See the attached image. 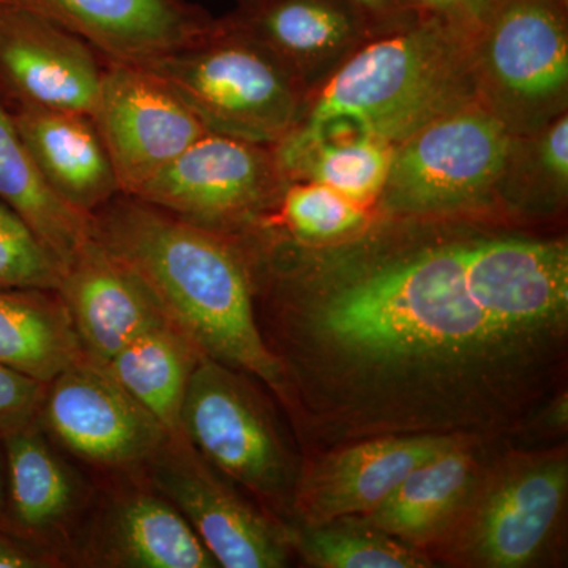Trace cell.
<instances>
[{"label":"cell","instance_id":"6da1fadb","mask_svg":"<svg viewBox=\"0 0 568 568\" xmlns=\"http://www.w3.org/2000/svg\"><path fill=\"white\" fill-rule=\"evenodd\" d=\"M278 290L272 351L347 435H457L525 409L538 351L500 331L467 291L463 244L426 246ZM462 436V435H458Z\"/></svg>","mask_w":568,"mask_h":568},{"label":"cell","instance_id":"7a4b0ae2","mask_svg":"<svg viewBox=\"0 0 568 568\" xmlns=\"http://www.w3.org/2000/svg\"><path fill=\"white\" fill-rule=\"evenodd\" d=\"M91 235L207 357L256 377L293 405L286 369L257 321L252 268L226 234L121 193L92 213Z\"/></svg>","mask_w":568,"mask_h":568},{"label":"cell","instance_id":"3957f363","mask_svg":"<svg viewBox=\"0 0 568 568\" xmlns=\"http://www.w3.org/2000/svg\"><path fill=\"white\" fill-rule=\"evenodd\" d=\"M437 24L368 44L325 85L302 140L362 134L403 142L425 125L459 111L469 93L462 55Z\"/></svg>","mask_w":568,"mask_h":568},{"label":"cell","instance_id":"277c9868","mask_svg":"<svg viewBox=\"0 0 568 568\" xmlns=\"http://www.w3.org/2000/svg\"><path fill=\"white\" fill-rule=\"evenodd\" d=\"M212 133L280 142L293 130L295 93L282 62L244 32L215 24L203 39L142 63Z\"/></svg>","mask_w":568,"mask_h":568},{"label":"cell","instance_id":"5b68a950","mask_svg":"<svg viewBox=\"0 0 568 568\" xmlns=\"http://www.w3.org/2000/svg\"><path fill=\"white\" fill-rule=\"evenodd\" d=\"M567 489L564 448L510 455L480 473L457 517L436 541L447 559L459 564L529 566L559 526Z\"/></svg>","mask_w":568,"mask_h":568},{"label":"cell","instance_id":"8992f818","mask_svg":"<svg viewBox=\"0 0 568 568\" xmlns=\"http://www.w3.org/2000/svg\"><path fill=\"white\" fill-rule=\"evenodd\" d=\"M181 435L275 514L293 511L302 469L245 373L204 355L183 402Z\"/></svg>","mask_w":568,"mask_h":568},{"label":"cell","instance_id":"52a82bcc","mask_svg":"<svg viewBox=\"0 0 568 568\" xmlns=\"http://www.w3.org/2000/svg\"><path fill=\"white\" fill-rule=\"evenodd\" d=\"M37 422L71 457L114 476L141 473L171 436L159 418L85 357L48 384Z\"/></svg>","mask_w":568,"mask_h":568},{"label":"cell","instance_id":"ba28073f","mask_svg":"<svg viewBox=\"0 0 568 568\" xmlns=\"http://www.w3.org/2000/svg\"><path fill=\"white\" fill-rule=\"evenodd\" d=\"M504 126L484 112H452L402 142L384 185L390 211L444 213L477 203L508 159Z\"/></svg>","mask_w":568,"mask_h":568},{"label":"cell","instance_id":"9c48e42d","mask_svg":"<svg viewBox=\"0 0 568 568\" xmlns=\"http://www.w3.org/2000/svg\"><path fill=\"white\" fill-rule=\"evenodd\" d=\"M141 474L181 511L219 567L286 566L290 528L239 495L182 435L170 436Z\"/></svg>","mask_w":568,"mask_h":568},{"label":"cell","instance_id":"30bf717a","mask_svg":"<svg viewBox=\"0 0 568 568\" xmlns=\"http://www.w3.org/2000/svg\"><path fill=\"white\" fill-rule=\"evenodd\" d=\"M470 298L500 331L538 353L562 347L568 252L562 242L491 239L463 244Z\"/></svg>","mask_w":568,"mask_h":568},{"label":"cell","instance_id":"8fae6325","mask_svg":"<svg viewBox=\"0 0 568 568\" xmlns=\"http://www.w3.org/2000/svg\"><path fill=\"white\" fill-rule=\"evenodd\" d=\"M276 173L275 160L265 155L261 144L209 132L132 196L226 234L230 227L253 222L268 204Z\"/></svg>","mask_w":568,"mask_h":568},{"label":"cell","instance_id":"7c38bea8","mask_svg":"<svg viewBox=\"0 0 568 568\" xmlns=\"http://www.w3.org/2000/svg\"><path fill=\"white\" fill-rule=\"evenodd\" d=\"M122 194L136 193L209 130L148 70L106 61L92 112Z\"/></svg>","mask_w":568,"mask_h":568},{"label":"cell","instance_id":"4fadbf2b","mask_svg":"<svg viewBox=\"0 0 568 568\" xmlns=\"http://www.w3.org/2000/svg\"><path fill=\"white\" fill-rule=\"evenodd\" d=\"M123 478L74 530L69 562L104 568L219 567L181 511L141 473Z\"/></svg>","mask_w":568,"mask_h":568},{"label":"cell","instance_id":"5bb4252c","mask_svg":"<svg viewBox=\"0 0 568 568\" xmlns=\"http://www.w3.org/2000/svg\"><path fill=\"white\" fill-rule=\"evenodd\" d=\"M106 61L58 22L0 0V100L92 115Z\"/></svg>","mask_w":568,"mask_h":568},{"label":"cell","instance_id":"9a60e30c","mask_svg":"<svg viewBox=\"0 0 568 568\" xmlns=\"http://www.w3.org/2000/svg\"><path fill=\"white\" fill-rule=\"evenodd\" d=\"M458 435H388L324 455L301 470L293 511L304 525L362 517L416 467L455 446Z\"/></svg>","mask_w":568,"mask_h":568},{"label":"cell","instance_id":"2e32d148","mask_svg":"<svg viewBox=\"0 0 568 568\" xmlns=\"http://www.w3.org/2000/svg\"><path fill=\"white\" fill-rule=\"evenodd\" d=\"M55 293L69 313L82 355L99 366L168 321L145 284L92 235L63 265Z\"/></svg>","mask_w":568,"mask_h":568},{"label":"cell","instance_id":"e0dca14e","mask_svg":"<svg viewBox=\"0 0 568 568\" xmlns=\"http://www.w3.org/2000/svg\"><path fill=\"white\" fill-rule=\"evenodd\" d=\"M58 22L104 61L142 63L203 39L215 22L186 0H7Z\"/></svg>","mask_w":568,"mask_h":568},{"label":"cell","instance_id":"ac0fdd59","mask_svg":"<svg viewBox=\"0 0 568 568\" xmlns=\"http://www.w3.org/2000/svg\"><path fill=\"white\" fill-rule=\"evenodd\" d=\"M7 473V525L11 532L58 552L69 566V547L91 500L80 477L32 420L0 433Z\"/></svg>","mask_w":568,"mask_h":568},{"label":"cell","instance_id":"d6986e66","mask_svg":"<svg viewBox=\"0 0 568 568\" xmlns=\"http://www.w3.org/2000/svg\"><path fill=\"white\" fill-rule=\"evenodd\" d=\"M37 170L63 203L91 216L121 194L91 115L47 108H9Z\"/></svg>","mask_w":568,"mask_h":568},{"label":"cell","instance_id":"ffe728a7","mask_svg":"<svg viewBox=\"0 0 568 568\" xmlns=\"http://www.w3.org/2000/svg\"><path fill=\"white\" fill-rule=\"evenodd\" d=\"M465 439L407 474L362 519L416 548L428 547L457 517L480 476L476 455Z\"/></svg>","mask_w":568,"mask_h":568},{"label":"cell","instance_id":"44dd1931","mask_svg":"<svg viewBox=\"0 0 568 568\" xmlns=\"http://www.w3.org/2000/svg\"><path fill=\"white\" fill-rule=\"evenodd\" d=\"M489 59L500 82L540 99L568 78V43L558 11L545 0H500L493 11Z\"/></svg>","mask_w":568,"mask_h":568},{"label":"cell","instance_id":"7402d4cb","mask_svg":"<svg viewBox=\"0 0 568 568\" xmlns=\"http://www.w3.org/2000/svg\"><path fill=\"white\" fill-rule=\"evenodd\" d=\"M200 346L170 320L149 328L102 366L171 436H181V414Z\"/></svg>","mask_w":568,"mask_h":568},{"label":"cell","instance_id":"603a6c76","mask_svg":"<svg viewBox=\"0 0 568 568\" xmlns=\"http://www.w3.org/2000/svg\"><path fill=\"white\" fill-rule=\"evenodd\" d=\"M82 355L55 291L0 290V366L50 384Z\"/></svg>","mask_w":568,"mask_h":568},{"label":"cell","instance_id":"cb8c5ba5","mask_svg":"<svg viewBox=\"0 0 568 568\" xmlns=\"http://www.w3.org/2000/svg\"><path fill=\"white\" fill-rule=\"evenodd\" d=\"M0 200L20 213L61 271L91 235V216L74 211L47 185L2 100Z\"/></svg>","mask_w":568,"mask_h":568},{"label":"cell","instance_id":"d4e9b609","mask_svg":"<svg viewBox=\"0 0 568 568\" xmlns=\"http://www.w3.org/2000/svg\"><path fill=\"white\" fill-rule=\"evenodd\" d=\"M276 144L280 173L323 183L358 205L383 193L394 156L390 144L362 134L313 140L286 134Z\"/></svg>","mask_w":568,"mask_h":568},{"label":"cell","instance_id":"484cf974","mask_svg":"<svg viewBox=\"0 0 568 568\" xmlns=\"http://www.w3.org/2000/svg\"><path fill=\"white\" fill-rule=\"evenodd\" d=\"M231 28L263 44L276 59H306L335 50L353 33V14L335 0H250Z\"/></svg>","mask_w":568,"mask_h":568},{"label":"cell","instance_id":"4316f807","mask_svg":"<svg viewBox=\"0 0 568 568\" xmlns=\"http://www.w3.org/2000/svg\"><path fill=\"white\" fill-rule=\"evenodd\" d=\"M291 544L310 566L323 568H422L432 559L420 548L388 536L361 517L291 529Z\"/></svg>","mask_w":568,"mask_h":568},{"label":"cell","instance_id":"83f0119b","mask_svg":"<svg viewBox=\"0 0 568 568\" xmlns=\"http://www.w3.org/2000/svg\"><path fill=\"white\" fill-rule=\"evenodd\" d=\"M280 205V223L302 241H331L357 230L365 222L362 205L312 181L287 186Z\"/></svg>","mask_w":568,"mask_h":568},{"label":"cell","instance_id":"f1b7e54d","mask_svg":"<svg viewBox=\"0 0 568 568\" xmlns=\"http://www.w3.org/2000/svg\"><path fill=\"white\" fill-rule=\"evenodd\" d=\"M61 267L20 213L0 200V290H58Z\"/></svg>","mask_w":568,"mask_h":568},{"label":"cell","instance_id":"f546056e","mask_svg":"<svg viewBox=\"0 0 568 568\" xmlns=\"http://www.w3.org/2000/svg\"><path fill=\"white\" fill-rule=\"evenodd\" d=\"M48 384L0 366V433L36 420Z\"/></svg>","mask_w":568,"mask_h":568},{"label":"cell","instance_id":"4dcf8cb0","mask_svg":"<svg viewBox=\"0 0 568 568\" xmlns=\"http://www.w3.org/2000/svg\"><path fill=\"white\" fill-rule=\"evenodd\" d=\"M65 559L36 541L0 528V568H58Z\"/></svg>","mask_w":568,"mask_h":568},{"label":"cell","instance_id":"1f68e13d","mask_svg":"<svg viewBox=\"0 0 568 568\" xmlns=\"http://www.w3.org/2000/svg\"><path fill=\"white\" fill-rule=\"evenodd\" d=\"M417 2L450 24L477 26L491 18L500 0H417Z\"/></svg>","mask_w":568,"mask_h":568},{"label":"cell","instance_id":"d6a6232c","mask_svg":"<svg viewBox=\"0 0 568 568\" xmlns=\"http://www.w3.org/2000/svg\"><path fill=\"white\" fill-rule=\"evenodd\" d=\"M545 164L552 174L567 181L568 175V121L560 119L549 130L544 142Z\"/></svg>","mask_w":568,"mask_h":568},{"label":"cell","instance_id":"836d02e7","mask_svg":"<svg viewBox=\"0 0 568 568\" xmlns=\"http://www.w3.org/2000/svg\"><path fill=\"white\" fill-rule=\"evenodd\" d=\"M0 528L9 529V525H7L6 457H3L2 440H0Z\"/></svg>","mask_w":568,"mask_h":568},{"label":"cell","instance_id":"e575fe53","mask_svg":"<svg viewBox=\"0 0 568 568\" xmlns=\"http://www.w3.org/2000/svg\"><path fill=\"white\" fill-rule=\"evenodd\" d=\"M351 2L357 3L362 9H366L369 11H381L386 10L387 7H390L392 0H351Z\"/></svg>","mask_w":568,"mask_h":568}]
</instances>
